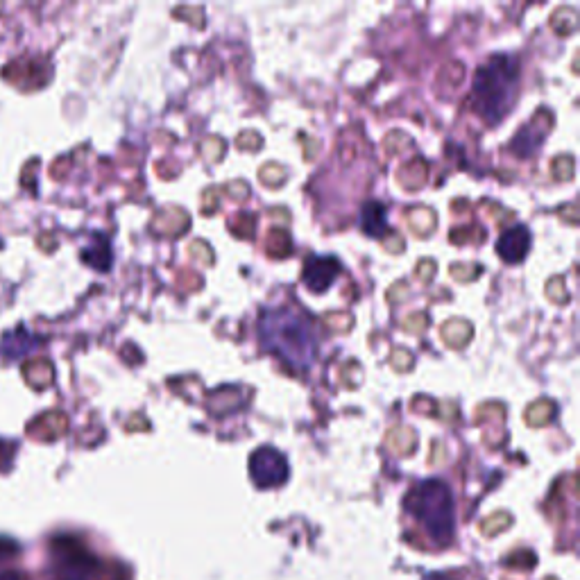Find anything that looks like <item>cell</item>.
<instances>
[{
    "label": "cell",
    "mask_w": 580,
    "mask_h": 580,
    "mask_svg": "<svg viewBox=\"0 0 580 580\" xmlns=\"http://www.w3.org/2000/svg\"><path fill=\"white\" fill-rule=\"evenodd\" d=\"M551 175L556 182H571L576 175V166H574V157L571 155H560L551 161Z\"/></svg>",
    "instance_id": "22"
},
{
    "label": "cell",
    "mask_w": 580,
    "mask_h": 580,
    "mask_svg": "<svg viewBox=\"0 0 580 580\" xmlns=\"http://www.w3.org/2000/svg\"><path fill=\"white\" fill-rule=\"evenodd\" d=\"M386 447L395 451L399 456H411L417 447V435L406 424H397L386 433Z\"/></svg>",
    "instance_id": "13"
},
{
    "label": "cell",
    "mask_w": 580,
    "mask_h": 580,
    "mask_svg": "<svg viewBox=\"0 0 580 580\" xmlns=\"http://www.w3.org/2000/svg\"><path fill=\"white\" fill-rule=\"evenodd\" d=\"M225 150H227V145L223 136H207V139H204L200 145L202 157L204 161H209V164H218V161L225 157Z\"/></svg>",
    "instance_id": "21"
},
{
    "label": "cell",
    "mask_w": 580,
    "mask_h": 580,
    "mask_svg": "<svg viewBox=\"0 0 580 580\" xmlns=\"http://www.w3.org/2000/svg\"><path fill=\"white\" fill-rule=\"evenodd\" d=\"M236 148L245 152H257L263 148V136L254 130H245L236 136Z\"/></svg>",
    "instance_id": "30"
},
{
    "label": "cell",
    "mask_w": 580,
    "mask_h": 580,
    "mask_svg": "<svg viewBox=\"0 0 580 580\" xmlns=\"http://www.w3.org/2000/svg\"><path fill=\"white\" fill-rule=\"evenodd\" d=\"M551 127H553V114L549 112V109H540V112H535V116L528 121V125H524L522 130L513 136V141L508 143V150L519 159L535 155L542 141L547 139Z\"/></svg>",
    "instance_id": "5"
},
{
    "label": "cell",
    "mask_w": 580,
    "mask_h": 580,
    "mask_svg": "<svg viewBox=\"0 0 580 580\" xmlns=\"http://www.w3.org/2000/svg\"><path fill=\"white\" fill-rule=\"evenodd\" d=\"M261 345L295 370L311 368L318 352L315 322L300 306L263 311L259 318Z\"/></svg>",
    "instance_id": "1"
},
{
    "label": "cell",
    "mask_w": 580,
    "mask_h": 580,
    "mask_svg": "<svg viewBox=\"0 0 580 580\" xmlns=\"http://www.w3.org/2000/svg\"><path fill=\"white\" fill-rule=\"evenodd\" d=\"M223 191H225L227 195H232V200H238V202H243V200L250 198V186H247L245 182H241V179H238V182H229V184H225V186H223Z\"/></svg>",
    "instance_id": "33"
},
{
    "label": "cell",
    "mask_w": 580,
    "mask_h": 580,
    "mask_svg": "<svg viewBox=\"0 0 580 580\" xmlns=\"http://www.w3.org/2000/svg\"><path fill=\"white\" fill-rule=\"evenodd\" d=\"M229 229L238 238H252L257 232V216H250V213H238L232 220H229Z\"/></svg>",
    "instance_id": "23"
},
{
    "label": "cell",
    "mask_w": 580,
    "mask_h": 580,
    "mask_svg": "<svg viewBox=\"0 0 580 580\" xmlns=\"http://www.w3.org/2000/svg\"><path fill=\"white\" fill-rule=\"evenodd\" d=\"M483 238H485L483 227H479L476 223L467 225V227H456V229H451V234H449V241L454 243V245L483 243Z\"/></svg>",
    "instance_id": "20"
},
{
    "label": "cell",
    "mask_w": 580,
    "mask_h": 580,
    "mask_svg": "<svg viewBox=\"0 0 580 580\" xmlns=\"http://www.w3.org/2000/svg\"><path fill=\"white\" fill-rule=\"evenodd\" d=\"M435 270H438V266H435L433 259H420L415 266V277L420 279L422 284H431V279L435 277Z\"/></svg>",
    "instance_id": "32"
},
{
    "label": "cell",
    "mask_w": 580,
    "mask_h": 580,
    "mask_svg": "<svg viewBox=\"0 0 580 580\" xmlns=\"http://www.w3.org/2000/svg\"><path fill=\"white\" fill-rule=\"evenodd\" d=\"M426 179H429V166H426V161L422 157L411 159L408 164L399 166L397 170V182L404 191L422 189V186L426 184Z\"/></svg>",
    "instance_id": "10"
},
{
    "label": "cell",
    "mask_w": 580,
    "mask_h": 580,
    "mask_svg": "<svg viewBox=\"0 0 580 580\" xmlns=\"http://www.w3.org/2000/svg\"><path fill=\"white\" fill-rule=\"evenodd\" d=\"M411 408H413L415 413L435 417V411H438V404H433V399H429V397H415L413 402H411Z\"/></svg>",
    "instance_id": "35"
},
{
    "label": "cell",
    "mask_w": 580,
    "mask_h": 580,
    "mask_svg": "<svg viewBox=\"0 0 580 580\" xmlns=\"http://www.w3.org/2000/svg\"><path fill=\"white\" fill-rule=\"evenodd\" d=\"M544 293H547L549 302H553V304H569V290H567L565 277H551L547 281Z\"/></svg>",
    "instance_id": "27"
},
{
    "label": "cell",
    "mask_w": 580,
    "mask_h": 580,
    "mask_svg": "<svg viewBox=\"0 0 580 580\" xmlns=\"http://www.w3.org/2000/svg\"><path fill=\"white\" fill-rule=\"evenodd\" d=\"M458 404L454 402H440L438 404V411H435V417L442 422H451V420H458Z\"/></svg>",
    "instance_id": "37"
},
{
    "label": "cell",
    "mask_w": 580,
    "mask_h": 580,
    "mask_svg": "<svg viewBox=\"0 0 580 580\" xmlns=\"http://www.w3.org/2000/svg\"><path fill=\"white\" fill-rule=\"evenodd\" d=\"M483 209L490 213V216L497 220L499 225L506 223V220H513L515 218V213L513 211H506V209H501L499 204H494V202H483Z\"/></svg>",
    "instance_id": "36"
},
{
    "label": "cell",
    "mask_w": 580,
    "mask_h": 580,
    "mask_svg": "<svg viewBox=\"0 0 580 580\" xmlns=\"http://www.w3.org/2000/svg\"><path fill=\"white\" fill-rule=\"evenodd\" d=\"M426 327H429V315L426 313H413L402 322V329L406 331V334H413V336L424 334Z\"/></svg>",
    "instance_id": "31"
},
{
    "label": "cell",
    "mask_w": 580,
    "mask_h": 580,
    "mask_svg": "<svg viewBox=\"0 0 580 580\" xmlns=\"http://www.w3.org/2000/svg\"><path fill=\"white\" fill-rule=\"evenodd\" d=\"M82 259L98 270H107L109 266H112V252H109V245L102 241V238H96V245L84 250Z\"/></svg>",
    "instance_id": "18"
},
{
    "label": "cell",
    "mask_w": 580,
    "mask_h": 580,
    "mask_svg": "<svg viewBox=\"0 0 580 580\" xmlns=\"http://www.w3.org/2000/svg\"><path fill=\"white\" fill-rule=\"evenodd\" d=\"M266 252L275 259H284L293 252V243H290V236L286 234V229H270L266 236Z\"/></svg>",
    "instance_id": "17"
},
{
    "label": "cell",
    "mask_w": 580,
    "mask_h": 580,
    "mask_svg": "<svg viewBox=\"0 0 580 580\" xmlns=\"http://www.w3.org/2000/svg\"><path fill=\"white\" fill-rule=\"evenodd\" d=\"M551 30L558 34V37H571L578 30V14L571 7H558L556 12L551 14Z\"/></svg>",
    "instance_id": "16"
},
{
    "label": "cell",
    "mask_w": 580,
    "mask_h": 580,
    "mask_svg": "<svg viewBox=\"0 0 580 580\" xmlns=\"http://www.w3.org/2000/svg\"><path fill=\"white\" fill-rule=\"evenodd\" d=\"M340 275V263L334 257H311L304 263L302 281L311 293H324Z\"/></svg>",
    "instance_id": "6"
},
{
    "label": "cell",
    "mask_w": 580,
    "mask_h": 580,
    "mask_svg": "<svg viewBox=\"0 0 580 580\" xmlns=\"http://www.w3.org/2000/svg\"><path fill=\"white\" fill-rule=\"evenodd\" d=\"M286 177H288V170L281 164H275V161H268V164L261 166L259 170L261 184L268 186V189H279V186H284Z\"/></svg>",
    "instance_id": "19"
},
{
    "label": "cell",
    "mask_w": 580,
    "mask_h": 580,
    "mask_svg": "<svg viewBox=\"0 0 580 580\" xmlns=\"http://www.w3.org/2000/svg\"><path fill=\"white\" fill-rule=\"evenodd\" d=\"M408 297V284L406 281H399V284H392L390 290L386 293V300L390 304H397V302H404Z\"/></svg>",
    "instance_id": "38"
},
{
    "label": "cell",
    "mask_w": 580,
    "mask_h": 580,
    "mask_svg": "<svg viewBox=\"0 0 580 580\" xmlns=\"http://www.w3.org/2000/svg\"><path fill=\"white\" fill-rule=\"evenodd\" d=\"M440 336H442V340H445L447 347L460 349L474 338V327L465 318H451L442 324Z\"/></svg>",
    "instance_id": "11"
},
{
    "label": "cell",
    "mask_w": 580,
    "mask_h": 580,
    "mask_svg": "<svg viewBox=\"0 0 580 580\" xmlns=\"http://www.w3.org/2000/svg\"><path fill=\"white\" fill-rule=\"evenodd\" d=\"M406 223L417 238H426L435 232L438 227V216L429 207H413L406 211Z\"/></svg>",
    "instance_id": "14"
},
{
    "label": "cell",
    "mask_w": 580,
    "mask_h": 580,
    "mask_svg": "<svg viewBox=\"0 0 580 580\" xmlns=\"http://www.w3.org/2000/svg\"><path fill=\"white\" fill-rule=\"evenodd\" d=\"M553 417H556V404H553L551 399H540V402H533L524 413L526 424L533 426V429H542V426L551 424Z\"/></svg>",
    "instance_id": "15"
},
{
    "label": "cell",
    "mask_w": 580,
    "mask_h": 580,
    "mask_svg": "<svg viewBox=\"0 0 580 580\" xmlns=\"http://www.w3.org/2000/svg\"><path fill=\"white\" fill-rule=\"evenodd\" d=\"M481 272L483 266H479V263H454V266L449 268V275L460 281V284H469V281L479 279Z\"/></svg>",
    "instance_id": "25"
},
{
    "label": "cell",
    "mask_w": 580,
    "mask_h": 580,
    "mask_svg": "<svg viewBox=\"0 0 580 580\" xmlns=\"http://www.w3.org/2000/svg\"><path fill=\"white\" fill-rule=\"evenodd\" d=\"M250 474L259 488H279L288 481V463L277 449L261 447L250 458Z\"/></svg>",
    "instance_id": "4"
},
{
    "label": "cell",
    "mask_w": 580,
    "mask_h": 580,
    "mask_svg": "<svg viewBox=\"0 0 580 580\" xmlns=\"http://www.w3.org/2000/svg\"><path fill=\"white\" fill-rule=\"evenodd\" d=\"M363 232L372 238H383V234H388V220H386V207L379 202H368L363 204V220H361Z\"/></svg>",
    "instance_id": "12"
},
{
    "label": "cell",
    "mask_w": 580,
    "mask_h": 580,
    "mask_svg": "<svg viewBox=\"0 0 580 580\" xmlns=\"http://www.w3.org/2000/svg\"><path fill=\"white\" fill-rule=\"evenodd\" d=\"M218 189H207L202 193V213L204 216H211L213 211L218 209Z\"/></svg>",
    "instance_id": "39"
},
{
    "label": "cell",
    "mask_w": 580,
    "mask_h": 580,
    "mask_svg": "<svg viewBox=\"0 0 580 580\" xmlns=\"http://www.w3.org/2000/svg\"><path fill=\"white\" fill-rule=\"evenodd\" d=\"M37 345L39 338L30 334L28 329H14L0 340V356L10 358V361H19L25 354H30L32 349H37Z\"/></svg>",
    "instance_id": "9"
},
{
    "label": "cell",
    "mask_w": 580,
    "mask_h": 580,
    "mask_svg": "<svg viewBox=\"0 0 580 580\" xmlns=\"http://www.w3.org/2000/svg\"><path fill=\"white\" fill-rule=\"evenodd\" d=\"M528 247H531V234H528L526 227L515 225L501 234L497 243V254L503 263L515 266V263H522L526 259Z\"/></svg>",
    "instance_id": "7"
},
{
    "label": "cell",
    "mask_w": 580,
    "mask_h": 580,
    "mask_svg": "<svg viewBox=\"0 0 580 580\" xmlns=\"http://www.w3.org/2000/svg\"><path fill=\"white\" fill-rule=\"evenodd\" d=\"M189 257L195 263H200L202 268H211L216 263V257H213V250L207 241H193L189 245Z\"/></svg>",
    "instance_id": "28"
},
{
    "label": "cell",
    "mask_w": 580,
    "mask_h": 580,
    "mask_svg": "<svg viewBox=\"0 0 580 580\" xmlns=\"http://www.w3.org/2000/svg\"><path fill=\"white\" fill-rule=\"evenodd\" d=\"M519 87V62L510 55H494L488 62L479 66L474 75L472 105L474 114H479L485 125H499L503 118L510 114V107L515 105Z\"/></svg>",
    "instance_id": "2"
},
{
    "label": "cell",
    "mask_w": 580,
    "mask_h": 580,
    "mask_svg": "<svg viewBox=\"0 0 580 580\" xmlns=\"http://www.w3.org/2000/svg\"><path fill=\"white\" fill-rule=\"evenodd\" d=\"M406 510L417 522H420L426 533H429L438 544H447L454 535V499H451L449 488L442 481H422L408 492Z\"/></svg>",
    "instance_id": "3"
},
{
    "label": "cell",
    "mask_w": 580,
    "mask_h": 580,
    "mask_svg": "<svg viewBox=\"0 0 580 580\" xmlns=\"http://www.w3.org/2000/svg\"><path fill=\"white\" fill-rule=\"evenodd\" d=\"M324 324L336 334H343V331H349L354 327V315L349 311H329L324 315Z\"/></svg>",
    "instance_id": "26"
},
{
    "label": "cell",
    "mask_w": 580,
    "mask_h": 580,
    "mask_svg": "<svg viewBox=\"0 0 580 580\" xmlns=\"http://www.w3.org/2000/svg\"><path fill=\"white\" fill-rule=\"evenodd\" d=\"M413 365H415V358L404 347H399V349H395V352L390 354V368L395 370V372H402V374L411 372Z\"/></svg>",
    "instance_id": "29"
},
{
    "label": "cell",
    "mask_w": 580,
    "mask_h": 580,
    "mask_svg": "<svg viewBox=\"0 0 580 580\" xmlns=\"http://www.w3.org/2000/svg\"><path fill=\"white\" fill-rule=\"evenodd\" d=\"M404 238L402 234H397V232H388L386 236H383V250L390 252V254H399V252H404Z\"/></svg>",
    "instance_id": "34"
},
{
    "label": "cell",
    "mask_w": 580,
    "mask_h": 580,
    "mask_svg": "<svg viewBox=\"0 0 580 580\" xmlns=\"http://www.w3.org/2000/svg\"><path fill=\"white\" fill-rule=\"evenodd\" d=\"M189 227H191L189 213H186L182 207H175V204L159 209L155 213V218H152V232L159 236H170V238L182 236L184 232H189Z\"/></svg>",
    "instance_id": "8"
},
{
    "label": "cell",
    "mask_w": 580,
    "mask_h": 580,
    "mask_svg": "<svg viewBox=\"0 0 580 580\" xmlns=\"http://www.w3.org/2000/svg\"><path fill=\"white\" fill-rule=\"evenodd\" d=\"M0 580H21L16 571H0Z\"/></svg>",
    "instance_id": "41"
},
{
    "label": "cell",
    "mask_w": 580,
    "mask_h": 580,
    "mask_svg": "<svg viewBox=\"0 0 580 580\" xmlns=\"http://www.w3.org/2000/svg\"><path fill=\"white\" fill-rule=\"evenodd\" d=\"M411 145H413L411 136H408L406 132H399V130L390 132L386 139H383V150H386V155H390V157L399 155V152H404L406 148H411Z\"/></svg>",
    "instance_id": "24"
},
{
    "label": "cell",
    "mask_w": 580,
    "mask_h": 580,
    "mask_svg": "<svg viewBox=\"0 0 580 580\" xmlns=\"http://www.w3.org/2000/svg\"><path fill=\"white\" fill-rule=\"evenodd\" d=\"M560 216H567L565 220L569 225H576L578 223V207L576 204H567V207L560 209Z\"/></svg>",
    "instance_id": "40"
}]
</instances>
